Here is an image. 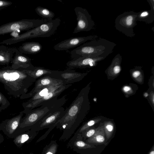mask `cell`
I'll use <instances>...</instances> for the list:
<instances>
[{
    "label": "cell",
    "mask_w": 154,
    "mask_h": 154,
    "mask_svg": "<svg viewBox=\"0 0 154 154\" xmlns=\"http://www.w3.org/2000/svg\"><path fill=\"white\" fill-rule=\"evenodd\" d=\"M10 103L6 97L0 92V112L6 109Z\"/></svg>",
    "instance_id": "obj_28"
},
{
    "label": "cell",
    "mask_w": 154,
    "mask_h": 154,
    "mask_svg": "<svg viewBox=\"0 0 154 154\" xmlns=\"http://www.w3.org/2000/svg\"><path fill=\"white\" fill-rule=\"evenodd\" d=\"M86 142L94 145L106 144V138L103 126L97 128L95 134L91 137L85 140Z\"/></svg>",
    "instance_id": "obj_20"
},
{
    "label": "cell",
    "mask_w": 154,
    "mask_h": 154,
    "mask_svg": "<svg viewBox=\"0 0 154 154\" xmlns=\"http://www.w3.org/2000/svg\"><path fill=\"white\" fill-rule=\"evenodd\" d=\"M74 10L76 16L77 23L73 33L89 31L92 29L95 26V23L88 11L79 7H75Z\"/></svg>",
    "instance_id": "obj_9"
},
{
    "label": "cell",
    "mask_w": 154,
    "mask_h": 154,
    "mask_svg": "<svg viewBox=\"0 0 154 154\" xmlns=\"http://www.w3.org/2000/svg\"><path fill=\"white\" fill-rule=\"evenodd\" d=\"M140 73L139 71H135L133 73L132 76L134 78H137L140 75Z\"/></svg>",
    "instance_id": "obj_31"
},
{
    "label": "cell",
    "mask_w": 154,
    "mask_h": 154,
    "mask_svg": "<svg viewBox=\"0 0 154 154\" xmlns=\"http://www.w3.org/2000/svg\"><path fill=\"white\" fill-rule=\"evenodd\" d=\"M106 58L99 57H83L74 58L68 61L66 66L71 69L83 68L94 66L97 63Z\"/></svg>",
    "instance_id": "obj_15"
},
{
    "label": "cell",
    "mask_w": 154,
    "mask_h": 154,
    "mask_svg": "<svg viewBox=\"0 0 154 154\" xmlns=\"http://www.w3.org/2000/svg\"><path fill=\"white\" fill-rule=\"evenodd\" d=\"M26 69H15L8 66L0 68V82L8 94L20 98L27 93L36 79L28 75Z\"/></svg>",
    "instance_id": "obj_2"
},
{
    "label": "cell",
    "mask_w": 154,
    "mask_h": 154,
    "mask_svg": "<svg viewBox=\"0 0 154 154\" xmlns=\"http://www.w3.org/2000/svg\"><path fill=\"white\" fill-rule=\"evenodd\" d=\"M151 8L154 10V0H147Z\"/></svg>",
    "instance_id": "obj_30"
},
{
    "label": "cell",
    "mask_w": 154,
    "mask_h": 154,
    "mask_svg": "<svg viewBox=\"0 0 154 154\" xmlns=\"http://www.w3.org/2000/svg\"><path fill=\"white\" fill-rule=\"evenodd\" d=\"M63 85V82L60 80L55 79L49 76H45L38 79L35 82L34 87L31 91L20 97V99L31 98L42 88L51 85Z\"/></svg>",
    "instance_id": "obj_13"
},
{
    "label": "cell",
    "mask_w": 154,
    "mask_h": 154,
    "mask_svg": "<svg viewBox=\"0 0 154 154\" xmlns=\"http://www.w3.org/2000/svg\"><path fill=\"white\" fill-rule=\"evenodd\" d=\"M60 22L59 18H56L29 30L16 37L4 41L2 43L10 44L29 38L50 37L55 33Z\"/></svg>",
    "instance_id": "obj_5"
},
{
    "label": "cell",
    "mask_w": 154,
    "mask_h": 154,
    "mask_svg": "<svg viewBox=\"0 0 154 154\" xmlns=\"http://www.w3.org/2000/svg\"><path fill=\"white\" fill-rule=\"evenodd\" d=\"M65 109L63 106L60 107L30 129L34 131L38 132L43 129L48 128L45 134L38 138L37 142L46 138L51 131L55 127L58 122L63 117L65 112Z\"/></svg>",
    "instance_id": "obj_8"
},
{
    "label": "cell",
    "mask_w": 154,
    "mask_h": 154,
    "mask_svg": "<svg viewBox=\"0 0 154 154\" xmlns=\"http://www.w3.org/2000/svg\"><path fill=\"white\" fill-rule=\"evenodd\" d=\"M65 96L45 103L40 107L30 110H23L25 116L22 118L19 128L23 133L30 130L38 124L45 117L65 103Z\"/></svg>",
    "instance_id": "obj_3"
},
{
    "label": "cell",
    "mask_w": 154,
    "mask_h": 154,
    "mask_svg": "<svg viewBox=\"0 0 154 154\" xmlns=\"http://www.w3.org/2000/svg\"><path fill=\"white\" fill-rule=\"evenodd\" d=\"M24 114L23 110L16 116L6 119L0 123V131L10 138H14L23 133L19 128L20 121Z\"/></svg>",
    "instance_id": "obj_10"
},
{
    "label": "cell",
    "mask_w": 154,
    "mask_h": 154,
    "mask_svg": "<svg viewBox=\"0 0 154 154\" xmlns=\"http://www.w3.org/2000/svg\"></svg>",
    "instance_id": "obj_37"
},
{
    "label": "cell",
    "mask_w": 154,
    "mask_h": 154,
    "mask_svg": "<svg viewBox=\"0 0 154 154\" xmlns=\"http://www.w3.org/2000/svg\"><path fill=\"white\" fill-rule=\"evenodd\" d=\"M50 21L45 19H23L9 23L0 26V35L11 32L29 30Z\"/></svg>",
    "instance_id": "obj_7"
},
{
    "label": "cell",
    "mask_w": 154,
    "mask_h": 154,
    "mask_svg": "<svg viewBox=\"0 0 154 154\" xmlns=\"http://www.w3.org/2000/svg\"><path fill=\"white\" fill-rule=\"evenodd\" d=\"M86 73H82L75 70L67 69L64 71L53 70L50 74L45 76L60 80L63 85L72 84L81 80Z\"/></svg>",
    "instance_id": "obj_11"
},
{
    "label": "cell",
    "mask_w": 154,
    "mask_h": 154,
    "mask_svg": "<svg viewBox=\"0 0 154 154\" xmlns=\"http://www.w3.org/2000/svg\"><path fill=\"white\" fill-rule=\"evenodd\" d=\"M148 94L147 93H145L144 94V96L146 97H147L148 96Z\"/></svg>",
    "instance_id": "obj_35"
},
{
    "label": "cell",
    "mask_w": 154,
    "mask_h": 154,
    "mask_svg": "<svg viewBox=\"0 0 154 154\" xmlns=\"http://www.w3.org/2000/svg\"><path fill=\"white\" fill-rule=\"evenodd\" d=\"M10 3V2L0 0V8L5 7L9 5Z\"/></svg>",
    "instance_id": "obj_29"
},
{
    "label": "cell",
    "mask_w": 154,
    "mask_h": 154,
    "mask_svg": "<svg viewBox=\"0 0 154 154\" xmlns=\"http://www.w3.org/2000/svg\"><path fill=\"white\" fill-rule=\"evenodd\" d=\"M31 59L22 54L18 50L15 51V54L11 61V67L17 69L22 68L30 69L34 66L31 63Z\"/></svg>",
    "instance_id": "obj_16"
},
{
    "label": "cell",
    "mask_w": 154,
    "mask_h": 154,
    "mask_svg": "<svg viewBox=\"0 0 154 154\" xmlns=\"http://www.w3.org/2000/svg\"><path fill=\"white\" fill-rule=\"evenodd\" d=\"M104 130L106 137V141L109 140L112 135L114 131L113 125L111 123L105 124Z\"/></svg>",
    "instance_id": "obj_26"
},
{
    "label": "cell",
    "mask_w": 154,
    "mask_h": 154,
    "mask_svg": "<svg viewBox=\"0 0 154 154\" xmlns=\"http://www.w3.org/2000/svg\"><path fill=\"white\" fill-rule=\"evenodd\" d=\"M19 48L18 51L22 53L35 54L40 52L42 46L38 42H31L23 44Z\"/></svg>",
    "instance_id": "obj_19"
},
{
    "label": "cell",
    "mask_w": 154,
    "mask_h": 154,
    "mask_svg": "<svg viewBox=\"0 0 154 154\" xmlns=\"http://www.w3.org/2000/svg\"><path fill=\"white\" fill-rule=\"evenodd\" d=\"M137 13L126 11L118 16L115 20L116 29L126 36L132 38L135 36L133 28L137 24L136 18Z\"/></svg>",
    "instance_id": "obj_6"
},
{
    "label": "cell",
    "mask_w": 154,
    "mask_h": 154,
    "mask_svg": "<svg viewBox=\"0 0 154 154\" xmlns=\"http://www.w3.org/2000/svg\"><path fill=\"white\" fill-rule=\"evenodd\" d=\"M53 70L41 67L34 66L30 69H26L27 74L35 79H39L43 76L51 74Z\"/></svg>",
    "instance_id": "obj_22"
},
{
    "label": "cell",
    "mask_w": 154,
    "mask_h": 154,
    "mask_svg": "<svg viewBox=\"0 0 154 154\" xmlns=\"http://www.w3.org/2000/svg\"><path fill=\"white\" fill-rule=\"evenodd\" d=\"M4 138L3 135L0 133V144L4 141Z\"/></svg>",
    "instance_id": "obj_33"
},
{
    "label": "cell",
    "mask_w": 154,
    "mask_h": 154,
    "mask_svg": "<svg viewBox=\"0 0 154 154\" xmlns=\"http://www.w3.org/2000/svg\"><path fill=\"white\" fill-rule=\"evenodd\" d=\"M116 44L103 38L91 40L84 43L70 52L72 59L83 57L106 58L113 51Z\"/></svg>",
    "instance_id": "obj_4"
},
{
    "label": "cell",
    "mask_w": 154,
    "mask_h": 154,
    "mask_svg": "<svg viewBox=\"0 0 154 154\" xmlns=\"http://www.w3.org/2000/svg\"><path fill=\"white\" fill-rule=\"evenodd\" d=\"M16 50L2 45L0 47V65H8L11 63L13 58V53Z\"/></svg>",
    "instance_id": "obj_21"
},
{
    "label": "cell",
    "mask_w": 154,
    "mask_h": 154,
    "mask_svg": "<svg viewBox=\"0 0 154 154\" xmlns=\"http://www.w3.org/2000/svg\"><path fill=\"white\" fill-rule=\"evenodd\" d=\"M58 145L56 140H52L43 148L41 154H56Z\"/></svg>",
    "instance_id": "obj_25"
},
{
    "label": "cell",
    "mask_w": 154,
    "mask_h": 154,
    "mask_svg": "<svg viewBox=\"0 0 154 154\" xmlns=\"http://www.w3.org/2000/svg\"></svg>",
    "instance_id": "obj_36"
},
{
    "label": "cell",
    "mask_w": 154,
    "mask_h": 154,
    "mask_svg": "<svg viewBox=\"0 0 154 154\" xmlns=\"http://www.w3.org/2000/svg\"><path fill=\"white\" fill-rule=\"evenodd\" d=\"M97 129V128H90L82 132L80 134L83 140H85L92 137L95 133Z\"/></svg>",
    "instance_id": "obj_27"
},
{
    "label": "cell",
    "mask_w": 154,
    "mask_h": 154,
    "mask_svg": "<svg viewBox=\"0 0 154 154\" xmlns=\"http://www.w3.org/2000/svg\"><path fill=\"white\" fill-rule=\"evenodd\" d=\"M98 37L96 35H90L71 38L56 44L54 48L57 51L65 50L75 47L87 41L96 39Z\"/></svg>",
    "instance_id": "obj_12"
},
{
    "label": "cell",
    "mask_w": 154,
    "mask_h": 154,
    "mask_svg": "<svg viewBox=\"0 0 154 154\" xmlns=\"http://www.w3.org/2000/svg\"><path fill=\"white\" fill-rule=\"evenodd\" d=\"M62 85H51L42 88L30 98L29 100L26 102L23 103H22V106L23 107L30 104L42 98L50 92L58 88Z\"/></svg>",
    "instance_id": "obj_18"
},
{
    "label": "cell",
    "mask_w": 154,
    "mask_h": 154,
    "mask_svg": "<svg viewBox=\"0 0 154 154\" xmlns=\"http://www.w3.org/2000/svg\"><path fill=\"white\" fill-rule=\"evenodd\" d=\"M72 84L63 85L58 88L50 92L48 94L33 103L23 106L24 110H30L39 107L45 103L57 98L58 97L64 90L72 85Z\"/></svg>",
    "instance_id": "obj_14"
},
{
    "label": "cell",
    "mask_w": 154,
    "mask_h": 154,
    "mask_svg": "<svg viewBox=\"0 0 154 154\" xmlns=\"http://www.w3.org/2000/svg\"><path fill=\"white\" fill-rule=\"evenodd\" d=\"M37 134V132L31 130H28L14 137V143L17 147H21L25 144L32 140Z\"/></svg>",
    "instance_id": "obj_17"
},
{
    "label": "cell",
    "mask_w": 154,
    "mask_h": 154,
    "mask_svg": "<svg viewBox=\"0 0 154 154\" xmlns=\"http://www.w3.org/2000/svg\"><path fill=\"white\" fill-rule=\"evenodd\" d=\"M36 13L43 19L51 21L55 16L54 14L51 11L45 8L39 6L35 9Z\"/></svg>",
    "instance_id": "obj_24"
},
{
    "label": "cell",
    "mask_w": 154,
    "mask_h": 154,
    "mask_svg": "<svg viewBox=\"0 0 154 154\" xmlns=\"http://www.w3.org/2000/svg\"><path fill=\"white\" fill-rule=\"evenodd\" d=\"M131 89V88L127 86H125L123 88V91L125 92H127L130 90Z\"/></svg>",
    "instance_id": "obj_32"
},
{
    "label": "cell",
    "mask_w": 154,
    "mask_h": 154,
    "mask_svg": "<svg viewBox=\"0 0 154 154\" xmlns=\"http://www.w3.org/2000/svg\"><path fill=\"white\" fill-rule=\"evenodd\" d=\"M149 154H154V147H153L152 149L149 152Z\"/></svg>",
    "instance_id": "obj_34"
},
{
    "label": "cell",
    "mask_w": 154,
    "mask_h": 154,
    "mask_svg": "<svg viewBox=\"0 0 154 154\" xmlns=\"http://www.w3.org/2000/svg\"><path fill=\"white\" fill-rule=\"evenodd\" d=\"M85 88L82 89L70 105L65 109L62 118L55 126L63 131L60 140L69 139L79 126L86 112L87 102Z\"/></svg>",
    "instance_id": "obj_1"
},
{
    "label": "cell",
    "mask_w": 154,
    "mask_h": 154,
    "mask_svg": "<svg viewBox=\"0 0 154 154\" xmlns=\"http://www.w3.org/2000/svg\"><path fill=\"white\" fill-rule=\"evenodd\" d=\"M137 13V21L143 22L148 24L152 23L154 21V10L151 8L149 10H144Z\"/></svg>",
    "instance_id": "obj_23"
}]
</instances>
